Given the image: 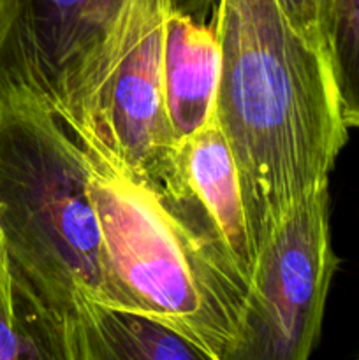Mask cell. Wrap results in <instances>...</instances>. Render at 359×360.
Here are the masks:
<instances>
[{"instance_id":"4","label":"cell","mask_w":359,"mask_h":360,"mask_svg":"<svg viewBox=\"0 0 359 360\" xmlns=\"http://www.w3.org/2000/svg\"><path fill=\"white\" fill-rule=\"evenodd\" d=\"M178 0H122L46 97L69 132L160 186L178 143L164 98V46Z\"/></svg>"},{"instance_id":"9","label":"cell","mask_w":359,"mask_h":360,"mask_svg":"<svg viewBox=\"0 0 359 360\" xmlns=\"http://www.w3.org/2000/svg\"><path fill=\"white\" fill-rule=\"evenodd\" d=\"M80 360H206L203 352L164 323L95 304L81 340Z\"/></svg>"},{"instance_id":"8","label":"cell","mask_w":359,"mask_h":360,"mask_svg":"<svg viewBox=\"0 0 359 360\" xmlns=\"http://www.w3.org/2000/svg\"><path fill=\"white\" fill-rule=\"evenodd\" d=\"M220 46L210 23L176 4L169 13L164 46V98L176 143L217 112Z\"/></svg>"},{"instance_id":"10","label":"cell","mask_w":359,"mask_h":360,"mask_svg":"<svg viewBox=\"0 0 359 360\" xmlns=\"http://www.w3.org/2000/svg\"><path fill=\"white\" fill-rule=\"evenodd\" d=\"M327 55L341 120L359 129V0H331Z\"/></svg>"},{"instance_id":"7","label":"cell","mask_w":359,"mask_h":360,"mask_svg":"<svg viewBox=\"0 0 359 360\" xmlns=\"http://www.w3.org/2000/svg\"><path fill=\"white\" fill-rule=\"evenodd\" d=\"M122 0H0V79L48 97Z\"/></svg>"},{"instance_id":"2","label":"cell","mask_w":359,"mask_h":360,"mask_svg":"<svg viewBox=\"0 0 359 360\" xmlns=\"http://www.w3.org/2000/svg\"><path fill=\"white\" fill-rule=\"evenodd\" d=\"M0 232L44 359L80 360L92 308L106 304L84 150L42 95L7 79H0Z\"/></svg>"},{"instance_id":"5","label":"cell","mask_w":359,"mask_h":360,"mask_svg":"<svg viewBox=\"0 0 359 360\" xmlns=\"http://www.w3.org/2000/svg\"><path fill=\"white\" fill-rule=\"evenodd\" d=\"M336 266L329 185H322L294 200L260 239L232 360L308 359L320 338Z\"/></svg>"},{"instance_id":"6","label":"cell","mask_w":359,"mask_h":360,"mask_svg":"<svg viewBox=\"0 0 359 360\" xmlns=\"http://www.w3.org/2000/svg\"><path fill=\"white\" fill-rule=\"evenodd\" d=\"M157 188L180 217L250 285L259 241L241 171L218 112L178 144L171 171Z\"/></svg>"},{"instance_id":"11","label":"cell","mask_w":359,"mask_h":360,"mask_svg":"<svg viewBox=\"0 0 359 360\" xmlns=\"http://www.w3.org/2000/svg\"><path fill=\"white\" fill-rule=\"evenodd\" d=\"M34 359H44V355L28 322L0 232V360Z\"/></svg>"},{"instance_id":"3","label":"cell","mask_w":359,"mask_h":360,"mask_svg":"<svg viewBox=\"0 0 359 360\" xmlns=\"http://www.w3.org/2000/svg\"><path fill=\"white\" fill-rule=\"evenodd\" d=\"M101 231L106 306L164 323L206 360H232L248 285L183 220L160 190L77 141Z\"/></svg>"},{"instance_id":"1","label":"cell","mask_w":359,"mask_h":360,"mask_svg":"<svg viewBox=\"0 0 359 360\" xmlns=\"http://www.w3.org/2000/svg\"><path fill=\"white\" fill-rule=\"evenodd\" d=\"M203 2L220 46L218 120L260 243L294 200L329 185L348 129L329 60L294 30L278 0Z\"/></svg>"},{"instance_id":"12","label":"cell","mask_w":359,"mask_h":360,"mask_svg":"<svg viewBox=\"0 0 359 360\" xmlns=\"http://www.w3.org/2000/svg\"><path fill=\"white\" fill-rule=\"evenodd\" d=\"M294 30L312 48L327 56L331 0H278Z\"/></svg>"}]
</instances>
